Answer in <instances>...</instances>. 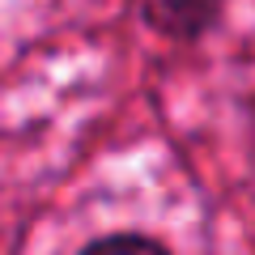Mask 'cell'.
<instances>
[{"instance_id":"6da1fadb","label":"cell","mask_w":255,"mask_h":255,"mask_svg":"<svg viewBox=\"0 0 255 255\" xmlns=\"http://www.w3.org/2000/svg\"><path fill=\"white\" fill-rule=\"evenodd\" d=\"M81 255H166L157 243L149 238H136V234H115V238H102V243L85 247Z\"/></svg>"},{"instance_id":"7a4b0ae2","label":"cell","mask_w":255,"mask_h":255,"mask_svg":"<svg viewBox=\"0 0 255 255\" xmlns=\"http://www.w3.org/2000/svg\"><path fill=\"white\" fill-rule=\"evenodd\" d=\"M179 4H183V9H187V0H179Z\"/></svg>"}]
</instances>
